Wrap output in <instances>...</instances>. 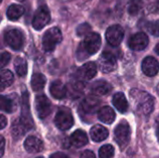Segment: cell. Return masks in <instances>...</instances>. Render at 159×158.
<instances>
[{
	"label": "cell",
	"mask_w": 159,
	"mask_h": 158,
	"mask_svg": "<svg viewBox=\"0 0 159 158\" xmlns=\"http://www.w3.org/2000/svg\"><path fill=\"white\" fill-rule=\"evenodd\" d=\"M131 105L134 111L141 115H148L154 110L155 101L146 91L132 88L129 92Z\"/></svg>",
	"instance_id": "1"
},
{
	"label": "cell",
	"mask_w": 159,
	"mask_h": 158,
	"mask_svg": "<svg viewBox=\"0 0 159 158\" xmlns=\"http://www.w3.org/2000/svg\"><path fill=\"white\" fill-rule=\"evenodd\" d=\"M102 39L99 34L97 33H89L88 34L84 41L79 45L77 49V59L79 61H83L89 58L91 55L97 53L101 47Z\"/></svg>",
	"instance_id": "2"
},
{
	"label": "cell",
	"mask_w": 159,
	"mask_h": 158,
	"mask_svg": "<svg viewBox=\"0 0 159 158\" xmlns=\"http://www.w3.org/2000/svg\"><path fill=\"white\" fill-rule=\"evenodd\" d=\"M62 40V34L61 30L57 27H52L48 29L42 39V46L46 51H52L57 44L61 43Z\"/></svg>",
	"instance_id": "3"
},
{
	"label": "cell",
	"mask_w": 159,
	"mask_h": 158,
	"mask_svg": "<svg viewBox=\"0 0 159 158\" xmlns=\"http://www.w3.org/2000/svg\"><path fill=\"white\" fill-rule=\"evenodd\" d=\"M55 125L61 130H67L74 125V118L72 113L67 108H61L58 111L55 119Z\"/></svg>",
	"instance_id": "4"
},
{
	"label": "cell",
	"mask_w": 159,
	"mask_h": 158,
	"mask_svg": "<svg viewBox=\"0 0 159 158\" xmlns=\"http://www.w3.org/2000/svg\"><path fill=\"white\" fill-rule=\"evenodd\" d=\"M115 137L117 144L121 149H124L130 139V128L126 121L120 122L115 129Z\"/></svg>",
	"instance_id": "5"
},
{
	"label": "cell",
	"mask_w": 159,
	"mask_h": 158,
	"mask_svg": "<svg viewBox=\"0 0 159 158\" xmlns=\"http://www.w3.org/2000/svg\"><path fill=\"white\" fill-rule=\"evenodd\" d=\"M50 20V12L47 6H39L33 19V27L39 31L43 29Z\"/></svg>",
	"instance_id": "6"
},
{
	"label": "cell",
	"mask_w": 159,
	"mask_h": 158,
	"mask_svg": "<svg viewBox=\"0 0 159 158\" xmlns=\"http://www.w3.org/2000/svg\"><path fill=\"white\" fill-rule=\"evenodd\" d=\"M20 122L24 125L27 131L34 128V121L30 112V105H29V96L27 92L22 94L21 98V114H20Z\"/></svg>",
	"instance_id": "7"
},
{
	"label": "cell",
	"mask_w": 159,
	"mask_h": 158,
	"mask_svg": "<svg viewBox=\"0 0 159 158\" xmlns=\"http://www.w3.org/2000/svg\"><path fill=\"white\" fill-rule=\"evenodd\" d=\"M117 62L116 57L110 52H103L99 58V68L104 74L112 73L116 69Z\"/></svg>",
	"instance_id": "8"
},
{
	"label": "cell",
	"mask_w": 159,
	"mask_h": 158,
	"mask_svg": "<svg viewBox=\"0 0 159 158\" xmlns=\"http://www.w3.org/2000/svg\"><path fill=\"white\" fill-rule=\"evenodd\" d=\"M105 37L107 42L113 46V47H117L121 44L124 38V30L120 25H112L110 26L105 34Z\"/></svg>",
	"instance_id": "9"
},
{
	"label": "cell",
	"mask_w": 159,
	"mask_h": 158,
	"mask_svg": "<svg viewBox=\"0 0 159 158\" xmlns=\"http://www.w3.org/2000/svg\"><path fill=\"white\" fill-rule=\"evenodd\" d=\"M5 41L11 48L19 50L23 45V35L18 29H12L5 34Z\"/></svg>",
	"instance_id": "10"
},
{
	"label": "cell",
	"mask_w": 159,
	"mask_h": 158,
	"mask_svg": "<svg viewBox=\"0 0 159 158\" xmlns=\"http://www.w3.org/2000/svg\"><path fill=\"white\" fill-rule=\"evenodd\" d=\"M35 109L39 118L44 119L51 113V102L45 95H39L35 98Z\"/></svg>",
	"instance_id": "11"
},
{
	"label": "cell",
	"mask_w": 159,
	"mask_h": 158,
	"mask_svg": "<svg viewBox=\"0 0 159 158\" xmlns=\"http://www.w3.org/2000/svg\"><path fill=\"white\" fill-rule=\"evenodd\" d=\"M148 44H149V38L143 32H140V33L133 34L129 41V47L133 50H136V51L143 50L144 48L147 47Z\"/></svg>",
	"instance_id": "12"
},
{
	"label": "cell",
	"mask_w": 159,
	"mask_h": 158,
	"mask_svg": "<svg viewBox=\"0 0 159 158\" xmlns=\"http://www.w3.org/2000/svg\"><path fill=\"white\" fill-rule=\"evenodd\" d=\"M97 74V66L94 62L89 61L82 65L77 70V78L80 81H89Z\"/></svg>",
	"instance_id": "13"
},
{
	"label": "cell",
	"mask_w": 159,
	"mask_h": 158,
	"mask_svg": "<svg viewBox=\"0 0 159 158\" xmlns=\"http://www.w3.org/2000/svg\"><path fill=\"white\" fill-rule=\"evenodd\" d=\"M100 105H101L100 99L97 98V96L95 95H90L83 100L80 108L83 111V113L87 115H92L98 111Z\"/></svg>",
	"instance_id": "14"
},
{
	"label": "cell",
	"mask_w": 159,
	"mask_h": 158,
	"mask_svg": "<svg viewBox=\"0 0 159 158\" xmlns=\"http://www.w3.org/2000/svg\"><path fill=\"white\" fill-rule=\"evenodd\" d=\"M142 70L143 72V74L147 76H155L158 74L159 72V63L158 61L149 56L146 57L142 63Z\"/></svg>",
	"instance_id": "15"
},
{
	"label": "cell",
	"mask_w": 159,
	"mask_h": 158,
	"mask_svg": "<svg viewBox=\"0 0 159 158\" xmlns=\"http://www.w3.org/2000/svg\"><path fill=\"white\" fill-rule=\"evenodd\" d=\"M24 148L28 153L36 154L44 149V144L43 142L37 137L30 136L24 142Z\"/></svg>",
	"instance_id": "16"
},
{
	"label": "cell",
	"mask_w": 159,
	"mask_h": 158,
	"mask_svg": "<svg viewBox=\"0 0 159 158\" xmlns=\"http://www.w3.org/2000/svg\"><path fill=\"white\" fill-rule=\"evenodd\" d=\"M88 142L89 140L87 134L85 133V131L81 129H77L76 131H75L69 139V144L75 148H81L85 146L88 143Z\"/></svg>",
	"instance_id": "17"
},
{
	"label": "cell",
	"mask_w": 159,
	"mask_h": 158,
	"mask_svg": "<svg viewBox=\"0 0 159 158\" xmlns=\"http://www.w3.org/2000/svg\"><path fill=\"white\" fill-rule=\"evenodd\" d=\"M112 90V86L105 80H98L94 82L91 86V91L95 95H106Z\"/></svg>",
	"instance_id": "18"
},
{
	"label": "cell",
	"mask_w": 159,
	"mask_h": 158,
	"mask_svg": "<svg viewBox=\"0 0 159 158\" xmlns=\"http://www.w3.org/2000/svg\"><path fill=\"white\" fill-rule=\"evenodd\" d=\"M49 90H50V94L52 95V97L58 100L63 99L67 95V88L60 80L54 81L51 84Z\"/></svg>",
	"instance_id": "19"
},
{
	"label": "cell",
	"mask_w": 159,
	"mask_h": 158,
	"mask_svg": "<svg viewBox=\"0 0 159 158\" xmlns=\"http://www.w3.org/2000/svg\"><path fill=\"white\" fill-rule=\"evenodd\" d=\"M109 135V132L106 128H104L102 125H95L90 129V137L92 141L96 142H100L107 139Z\"/></svg>",
	"instance_id": "20"
},
{
	"label": "cell",
	"mask_w": 159,
	"mask_h": 158,
	"mask_svg": "<svg viewBox=\"0 0 159 158\" xmlns=\"http://www.w3.org/2000/svg\"><path fill=\"white\" fill-rule=\"evenodd\" d=\"M98 118L104 124H112L115 119H116V114L115 111L109 107V106H104L101 108L98 111Z\"/></svg>",
	"instance_id": "21"
},
{
	"label": "cell",
	"mask_w": 159,
	"mask_h": 158,
	"mask_svg": "<svg viewBox=\"0 0 159 158\" xmlns=\"http://www.w3.org/2000/svg\"><path fill=\"white\" fill-rule=\"evenodd\" d=\"M113 104L120 113H126L129 109V102L122 92H117L113 97Z\"/></svg>",
	"instance_id": "22"
},
{
	"label": "cell",
	"mask_w": 159,
	"mask_h": 158,
	"mask_svg": "<svg viewBox=\"0 0 159 158\" xmlns=\"http://www.w3.org/2000/svg\"><path fill=\"white\" fill-rule=\"evenodd\" d=\"M17 108L15 99L0 95V110L6 113H13Z\"/></svg>",
	"instance_id": "23"
},
{
	"label": "cell",
	"mask_w": 159,
	"mask_h": 158,
	"mask_svg": "<svg viewBox=\"0 0 159 158\" xmlns=\"http://www.w3.org/2000/svg\"><path fill=\"white\" fill-rule=\"evenodd\" d=\"M46 82H47V78L44 74H42L40 73L34 74V75L32 76V79H31V87H32L33 90L40 91L44 88Z\"/></svg>",
	"instance_id": "24"
},
{
	"label": "cell",
	"mask_w": 159,
	"mask_h": 158,
	"mask_svg": "<svg viewBox=\"0 0 159 158\" xmlns=\"http://www.w3.org/2000/svg\"><path fill=\"white\" fill-rule=\"evenodd\" d=\"M24 13V7L20 5H11L7 7V16L10 20H16L20 19Z\"/></svg>",
	"instance_id": "25"
},
{
	"label": "cell",
	"mask_w": 159,
	"mask_h": 158,
	"mask_svg": "<svg viewBox=\"0 0 159 158\" xmlns=\"http://www.w3.org/2000/svg\"><path fill=\"white\" fill-rule=\"evenodd\" d=\"M14 80V75L9 70H4L0 72V91L11 86Z\"/></svg>",
	"instance_id": "26"
},
{
	"label": "cell",
	"mask_w": 159,
	"mask_h": 158,
	"mask_svg": "<svg viewBox=\"0 0 159 158\" xmlns=\"http://www.w3.org/2000/svg\"><path fill=\"white\" fill-rule=\"evenodd\" d=\"M84 90V85L82 81L78 80L77 82H72L69 85V88H67V94L69 93L72 97L75 99L79 97Z\"/></svg>",
	"instance_id": "27"
},
{
	"label": "cell",
	"mask_w": 159,
	"mask_h": 158,
	"mask_svg": "<svg viewBox=\"0 0 159 158\" xmlns=\"http://www.w3.org/2000/svg\"><path fill=\"white\" fill-rule=\"evenodd\" d=\"M14 67L16 70V73L20 76H25L28 72V66H27V61L21 58V57H17L14 61Z\"/></svg>",
	"instance_id": "28"
},
{
	"label": "cell",
	"mask_w": 159,
	"mask_h": 158,
	"mask_svg": "<svg viewBox=\"0 0 159 158\" xmlns=\"http://www.w3.org/2000/svg\"><path fill=\"white\" fill-rule=\"evenodd\" d=\"M27 131L26 128L24 127V125L20 122V119H17L16 121L13 122L12 127H11V132H12V136L15 139H19L21 136H23L25 134V132Z\"/></svg>",
	"instance_id": "29"
},
{
	"label": "cell",
	"mask_w": 159,
	"mask_h": 158,
	"mask_svg": "<svg viewBox=\"0 0 159 158\" xmlns=\"http://www.w3.org/2000/svg\"><path fill=\"white\" fill-rule=\"evenodd\" d=\"M143 0H129L128 6L129 14L131 16H136L143 8Z\"/></svg>",
	"instance_id": "30"
},
{
	"label": "cell",
	"mask_w": 159,
	"mask_h": 158,
	"mask_svg": "<svg viewBox=\"0 0 159 158\" xmlns=\"http://www.w3.org/2000/svg\"><path fill=\"white\" fill-rule=\"evenodd\" d=\"M115 155V149L111 144H105L102 146L99 151V157L100 158H113Z\"/></svg>",
	"instance_id": "31"
},
{
	"label": "cell",
	"mask_w": 159,
	"mask_h": 158,
	"mask_svg": "<svg viewBox=\"0 0 159 158\" xmlns=\"http://www.w3.org/2000/svg\"><path fill=\"white\" fill-rule=\"evenodd\" d=\"M146 9L153 14H159V0H147Z\"/></svg>",
	"instance_id": "32"
},
{
	"label": "cell",
	"mask_w": 159,
	"mask_h": 158,
	"mask_svg": "<svg viewBox=\"0 0 159 158\" xmlns=\"http://www.w3.org/2000/svg\"><path fill=\"white\" fill-rule=\"evenodd\" d=\"M146 29L149 31L150 34L153 35L159 36V20L149 21L146 25Z\"/></svg>",
	"instance_id": "33"
},
{
	"label": "cell",
	"mask_w": 159,
	"mask_h": 158,
	"mask_svg": "<svg viewBox=\"0 0 159 158\" xmlns=\"http://www.w3.org/2000/svg\"><path fill=\"white\" fill-rule=\"evenodd\" d=\"M90 30H91V27L89 23H82L80 24L77 29H76V34L77 35L79 36H82V35H87L88 34L90 33Z\"/></svg>",
	"instance_id": "34"
},
{
	"label": "cell",
	"mask_w": 159,
	"mask_h": 158,
	"mask_svg": "<svg viewBox=\"0 0 159 158\" xmlns=\"http://www.w3.org/2000/svg\"><path fill=\"white\" fill-rule=\"evenodd\" d=\"M11 56L8 52H2L0 53V69L4 68L10 61Z\"/></svg>",
	"instance_id": "35"
},
{
	"label": "cell",
	"mask_w": 159,
	"mask_h": 158,
	"mask_svg": "<svg viewBox=\"0 0 159 158\" xmlns=\"http://www.w3.org/2000/svg\"><path fill=\"white\" fill-rule=\"evenodd\" d=\"M80 158H96L95 157V155L92 151H89V150H87L85 152L82 153Z\"/></svg>",
	"instance_id": "36"
},
{
	"label": "cell",
	"mask_w": 159,
	"mask_h": 158,
	"mask_svg": "<svg viewBox=\"0 0 159 158\" xmlns=\"http://www.w3.org/2000/svg\"><path fill=\"white\" fill-rule=\"evenodd\" d=\"M5 144H6V142H5L4 137L0 135V157H2L3 155H4V152H5Z\"/></svg>",
	"instance_id": "37"
},
{
	"label": "cell",
	"mask_w": 159,
	"mask_h": 158,
	"mask_svg": "<svg viewBox=\"0 0 159 158\" xmlns=\"http://www.w3.org/2000/svg\"><path fill=\"white\" fill-rule=\"evenodd\" d=\"M7 124V120L5 115L0 114V129H3Z\"/></svg>",
	"instance_id": "38"
},
{
	"label": "cell",
	"mask_w": 159,
	"mask_h": 158,
	"mask_svg": "<svg viewBox=\"0 0 159 158\" xmlns=\"http://www.w3.org/2000/svg\"><path fill=\"white\" fill-rule=\"evenodd\" d=\"M50 158H69L65 154H63V153H55V154H53Z\"/></svg>",
	"instance_id": "39"
},
{
	"label": "cell",
	"mask_w": 159,
	"mask_h": 158,
	"mask_svg": "<svg viewBox=\"0 0 159 158\" xmlns=\"http://www.w3.org/2000/svg\"><path fill=\"white\" fill-rule=\"evenodd\" d=\"M157 139H158L159 142V116L157 118Z\"/></svg>",
	"instance_id": "40"
},
{
	"label": "cell",
	"mask_w": 159,
	"mask_h": 158,
	"mask_svg": "<svg viewBox=\"0 0 159 158\" xmlns=\"http://www.w3.org/2000/svg\"><path fill=\"white\" fill-rule=\"evenodd\" d=\"M155 50H156V52H157V54L159 55V43L156 46V48H155Z\"/></svg>",
	"instance_id": "41"
},
{
	"label": "cell",
	"mask_w": 159,
	"mask_h": 158,
	"mask_svg": "<svg viewBox=\"0 0 159 158\" xmlns=\"http://www.w3.org/2000/svg\"><path fill=\"white\" fill-rule=\"evenodd\" d=\"M157 94L159 95V84L157 85Z\"/></svg>",
	"instance_id": "42"
},
{
	"label": "cell",
	"mask_w": 159,
	"mask_h": 158,
	"mask_svg": "<svg viewBox=\"0 0 159 158\" xmlns=\"http://www.w3.org/2000/svg\"><path fill=\"white\" fill-rule=\"evenodd\" d=\"M18 1H24V0H18Z\"/></svg>",
	"instance_id": "43"
},
{
	"label": "cell",
	"mask_w": 159,
	"mask_h": 158,
	"mask_svg": "<svg viewBox=\"0 0 159 158\" xmlns=\"http://www.w3.org/2000/svg\"><path fill=\"white\" fill-rule=\"evenodd\" d=\"M1 2H2V0H0V3H1Z\"/></svg>",
	"instance_id": "44"
},
{
	"label": "cell",
	"mask_w": 159,
	"mask_h": 158,
	"mask_svg": "<svg viewBox=\"0 0 159 158\" xmlns=\"http://www.w3.org/2000/svg\"><path fill=\"white\" fill-rule=\"evenodd\" d=\"M36 158H43V157H36Z\"/></svg>",
	"instance_id": "45"
}]
</instances>
